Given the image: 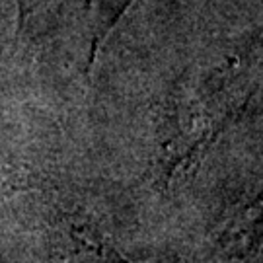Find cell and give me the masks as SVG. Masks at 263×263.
<instances>
[{
	"mask_svg": "<svg viewBox=\"0 0 263 263\" xmlns=\"http://www.w3.org/2000/svg\"><path fill=\"white\" fill-rule=\"evenodd\" d=\"M263 250V191L228 220L201 263H255Z\"/></svg>",
	"mask_w": 263,
	"mask_h": 263,
	"instance_id": "6da1fadb",
	"label": "cell"
},
{
	"mask_svg": "<svg viewBox=\"0 0 263 263\" xmlns=\"http://www.w3.org/2000/svg\"><path fill=\"white\" fill-rule=\"evenodd\" d=\"M55 263H133L111 244L82 226L70 224L59 238Z\"/></svg>",
	"mask_w": 263,
	"mask_h": 263,
	"instance_id": "7a4b0ae2",
	"label": "cell"
},
{
	"mask_svg": "<svg viewBox=\"0 0 263 263\" xmlns=\"http://www.w3.org/2000/svg\"><path fill=\"white\" fill-rule=\"evenodd\" d=\"M29 187V179L24 172L0 162V199L10 197Z\"/></svg>",
	"mask_w": 263,
	"mask_h": 263,
	"instance_id": "3957f363",
	"label": "cell"
}]
</instances>
